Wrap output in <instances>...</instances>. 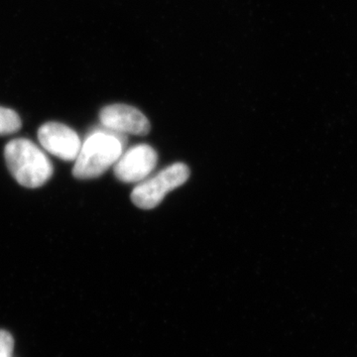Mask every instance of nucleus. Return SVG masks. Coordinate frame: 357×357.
Segmentation results:
<instances>
[{
  "label": "nucleus",
  "mask_w": 357,
  "mask_h": 357,
  "mask_svg": "<svg viewBox=\"0 0 357 357\" xmlns=\"http://www.w3.org/2000/svg\"><path fill=\"white\" fill-rule=\"evenodd\" d=\"M126 135L109 129H96L82 144L73 175L79 180L100 177L116 163L123 150Z\"/></svg>",
  "instance_id": "f257e3e1"
},
{
  "label": "nucleus",
  "mask_w": 357,
  "mask_h": 357,
  "mask_svg": "<svg viewBox=\"0 0 357 357\" xmlns=\"http://www.w3.org/2000/svg\"><path fill=\"white\" fill-rule=\"evenodd\" d=\"M4 157L9 171L23 187H42L53 175L50 159L32 141L24 138L11 140L4 149Z\"/></svg>",
  "instance_id": "f03ea898"
},
{
  "label": "nucleus",
  "mask_w": 357,
  "mask_h": 357,
  "mask_svg": "<svg viewBox=\"0 0 357 357\" xmlns=\"http://www.w3.org/2000/svg\"><path fill=\"white\" fill-rule=\"evenodd\" d=\"M189 177V167L183 163L173 164L136 185L131 192V201L139 208L151 210L163 201L168 192L184 185Z\"/></svg>",
  "instance_id": "7ed1b4c3"
},
{
  "label": "nucleus",
  "mask_w": 357,
  "mask_h": 357,
  "mask_svg": "<svg viewBox=\"0 0 357 357\" xmlns=\"http://www.w3.org/2000/svg\"><path fill=\"white\" fill-rule=\"evenodd\" d=\"M158 155L147 144L136 145L122 153L114 164V174L123 183H140L157 165Z\"/></svg>",
  "instance_id": "20e7f679"
},
{
  "label": "nucleus",
  "mask_w": 357,
  "mask_h": 357,
  "mask_svg": "<svg viewBox=\"0 0 357 357\" xmlns=\"http://www.w3.org/2000/svg\"><path fill=\"white\" fill-rule=\"evenodd\" d=\"M38 139L46 151L65 161H76L82 147L76 131L59 122L43 124L38 130Z\"/></svg>",
  "instance_id": "39448f33"
},
{
  "label": "nucleus",
  "mask_w": 357,
  "mask_h": 357,
  "mask_svg": "<svg viewBox=\"0 0 357 357\" xmlns=\"http://www.w3.org/2000/svg\"><path fill=\"white\" fill-rule=\"evenodd\" d=\"M100 119L102 128L123 135H146L151 129L147 117L139 109L121 103L103 107Z\"/></svg>",
  "instance_id": "423d86ee"
},
{
  "label": "nucleus",
  "mask_w": 357,
  "mask_h": 357,
  "mask_svg": "<svg viewBox=\"0 0 357 357\" xmlns=\"http://www.w3.org/2000/svg\"><path fill=\"white\" fill-rule=\"evenodd\" d=\"M21 119L17 112L0 107V136L10 135L21 128Z\"/></svg>",
  "instance_id": "0eeeda50"
},
{
  "label": "nucleus",
  "mask_w": 357,
  "mask_h": 357,
  "mask_svg": "<svg viewBox=\"0 0 357 357\" xmlns=\"http://www.w3.org/2000/svg\"><path fill=\"white\" fill-rule=\"evenodd\" d=\"M14 349V340L10 333L0 330V357H11Z\"/></svg>",
  "instance_id": "6e6552de"
}]
</instances>
